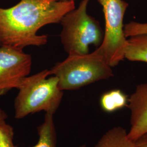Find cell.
Segmentation results:
<instances>
[{
    "instance_id": "obj_1",
    "label": "cell",
    "mask_w": 147,
    "mask_h": 147,
    "mask_svg": "<svg viewBox=\"0 0 147 147\" xmlns=\"http://www.w3.org/2000/svg\"><path fill=\"white\" fill-rule=\"evenodd\" d=\"M75 8V1L20 0L8 8L0 7V47L19 50L41 47L47 35H39L45 25L60 23L64 16Z\"/></svg>"
},
{
    "instance_id": "obj_2",
    "label": "cell",
    "mask_w": 147,
    "mask_h": 147,
    "mask_svg": "<svg viewBox=\"0 0 147 147\" xmlns=\"http://www.w3.org/2000/svg\"><path fill=\"white\" fill-rule=\"evenodd\" d=\"M45 69L21 80L14 103V117L21 119L41 111L54 115L62 100L63 91L58 86L56 76Z\"/></svg>"
},
{
    "instance_id": "obj_3",
    "label": "cell",
    "mask_w": 147,
    "mask_h": 147,
    "mask_svg": "<svg viewBox=\"0 0 147 147\" xmlns=\"http://www.w3.org/2000/svg\"><path fill=\"white\" fill-rule=\"evenodd\" d=\"M105 57L96 49L85 55H69L49 70L58 79L61 90L79 89L88 84L113 77L114 74Z\"/></svg>"
},
{
    "instance_id": "obj_4",
    "label": "cell",
    "mask_w": 147,
    "mask_h": 147,
    "mask_svg": "<svg viewBox=\"0 0 147 147\" xmlns=\"http://www.w3.org/2000/svg\"><path fill=\"white\" fill-rule=\"evenodd\" d=\"M89 1L82 0L78 7L65 14L60 22L61 40L69 55L87 54L90 45L99 47L102 42L99 22L87 13Z\"/></svg>"
},
{
    "instance_id": "obj_5",
    "label": "cell",
    "mask_w": 147,
    "mask_h": 147,
    "mask_svg": "<svg viewBox=\"0 0 147 147\" xmlns=\"http://www.w3.org/2000/svg\"><path fill=\"white\" fill-rule=\"evenodd\" d=\"M102 7L105 29L101 44L97 49L111 67L125 59L127 38L124 33V18L128 3L123 0H98Z\"/></svg>"
},
{
    "instance_id": "obj_6",
    "label": "cell",
    "mask_w": 147,
    "mask_h": 147,
    "mask_svg": "<svg viewBox=\"0 0 147 147\" xmlns=\"http://www.w3.org/2000/svg\"><path fill=\"white\" fill-rule=\"evenodd\" d=\"M31 56L19 50L0 47V96L17 89L31 70Z\"/></svg>"
},
{
    "instance_id": "obj_7",
    "label": "cell",
    "mask_w": 147,
    "mask_h": 147,
    "mask_svg": "<svg viewBox=\"0 0 147 147\" xmlns=\"http://www.w3.org/2000/svg\"><path fill=\"white\" fill-rule=\"evenodd\" d=\"M130 115L129 137L136 141L147 134V84L137 86L135 92L128 99Z\"/></svg>"
},
{
    "instance_id": "obj_8",
    "label": "cell",
    "mask_w": 147,
    "mask_h": 147,
    "mask_svg": "<svg viewBox=\"0 0 147 147\" xmlns=\"http://www.w3.org/2000/svg\"><path fill=\"white\" fill-rule=\"evenodd\" d=\"M93 147H138L121 126H115L105 132Z\"/></svg>"
},
{
    "instance_id": "obj_9",
    "label": "cell",
    "mask_w": 147,
    "mask_h": 147,
    "mask_svg": "<svg viewBox=\"0 0 147 147\" xmlns=\"http://www.w3.org/2000/svg\"><path fill=\"white\" fill-rule=\"evenodd\" d=\"M124 57L130 61L147 63V33L127 39Z\"/></svg>"
},
{
    "instance_id": "obj_10",
    "label": "cell",
    "mask_w": 147,
    "mask_h": 147,
    "mask_svg": "<svg viewBox=\"0 0 147 147\" xmlns=\"http://www.w3.org/2000/svg\"><path fill=\"white\" fill-rule=\"evenodd\" d=\"M37 132L39 140L32 147H57V132L53 115L45 113L43 122L37 127Z\"/></svg>"
},
{
    "instance_id": "obj_11",
    "label": "cell",
    "mask_w": 147,
    "mask_h": 147,
    "mask_svg": "<svg viewBox=\"0 0 147 147\" xmlns=\"http://www.w3.org/2000/svg\"><path fill=\"white\" fill-rule=\"evenodd\" d=\"M128 104L127 96L120 89H113L101 95L100 105L102 110L107 113H112L120 110Z\"/></svg>"
},
{
    "instance_id": "obj_12",
    "label": "cell",
    "mask_w": 147,
    "mask_h": 147,
    "mask_svg": "<svg viewBox=\"0 0 147 147\" xmlns=\"http://www.w3.org/2000/svg\"><path fill=\"white\" fill-rule=\"evenodd\" d=\"M14 136L13 126L6 121L0 124V147H16L13 142Z\"/></svg>"
},
{
    "instance_id": "obj_13",
    "label": "cell",
    "mask_w": 147,
    "mask_h": 147,
    "mask_svg": "<svg viewBox=\"0 0 147 147\" xmlns=\"http://www.w3.org/2000/svg\"><path fill=\"white\" fill-rule=\"evenodd\" d=\"M124 33L126 38L138 34H147V22L131 21L124 25Z\"/></svg>"
},
{
    "instance_id": "obj_14",
    "label": "cell",
    "mask_w": 147,
    "mask_h": 147,
    "mask_svg": "<svg viewBox=\"0 0 147 147\" xmlns=\"http://www.w3.org/2000/svg\"><path fill=\"white\" fill-rule=\"evenodd\" d=\"M138 147H147V134L135 141Z\"/></svg>"
},
{
    "instance_id": "obj_15",
    "label": "cell",
    "mask_w": 147,
    "mask_h": 147,
    "mask_svg": "<svg viewBox=\"0 0 147 147\" xmlns=\"http://www.w3.org/2000/svg\"><path fill=\"white\" fill-rule=\"evenodd\" d=\"M8 118V115L5 111L0 108V124L5 121Z\"/></svg>"
},
{
    "instance_id": "obj_16",
    "label": "cell",
    "mask_w": 147,
    "mask_h": 147,
    "mask_svg": "<svg viewBox=\"0 0 147 147\" xmlns=\"http://www.w3.org/2000/svg\"><path fill=\"white\" fill-rule=\"evenodd\" d=\"M61 1H75V0H59Z\"/></svg>"
},
{
    "instance_id": "obj_17",
    "label": "cell",
    "mask_w": 147,
    "mask_h": 147,
    "mask_svg": "<svg viewBox=\"0 0 147 147\" xmlns=\"http://www.w3.org/2000/svg\"><path fill=\"white\" fill-rule=\"evenodd\" d=\"M79 147H86V146L85 145V144H84V145H82V146H80Z\"/></svg>"
}]
</instances>
